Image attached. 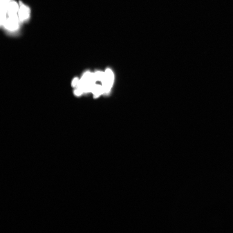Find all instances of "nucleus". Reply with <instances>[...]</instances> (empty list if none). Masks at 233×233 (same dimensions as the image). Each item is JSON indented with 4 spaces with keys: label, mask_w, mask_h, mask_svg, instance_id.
I'll return each instance as SVG.
<instances>
[{
    "label": "nucleus",
    "mask_w": 233,
    "mask_h": 233,
    "mask_svg": "<svg viewBox=\"0 0 233 233\" xmlns=\"http://www.w3.org/2000/svg\"><path fill=\"white\" fill-rule=\"evenodd\" d=\"M96 81L94 74L86 72L79 80L76 88L80 89L83 93L91 92L93 88L96 84Z\"/></svg>",
    "instance_id": "nucleus-1"
},
{
    "label": "nucleus",
    "mask_w": 233,
    "mask_h": 233,
    "mask_svg": "<svg viewBox=\"0 0 233 233\" xmlns=\"http://www.w3.org/2000/svg\"><path fill=\"white\" fill-rule=\"evenodd\" d=\"M114 81V75L111 70L108 68L105 72L104 77L102 81L105 93H108L113 86Z\"/></svg>",
    "instance_id": "nucleus-2"
},
{
    "label": "nucleus",
    "mask_w": 233,
    "mask_h": 233,
    "mask_svg": "<svg viewBox=\"0 0 233 233\" xmlns=\"http://www.w3.org/2000/svg\"><path fill=\"white\" fill-rule=\"evenodd\" d=\"M3 25L8 30L13 31L17 30L19 26L18 16L16 15H10Z\"/></svg>",
    "instance_id": "nucleus-3"
},
{
    "label": "nucleus",
    "mask_w": 233,
    "mask_h": 233,
    "mask_svg": "<svg viewBox=\"0 0 233 233\" xmlns=\"http://www.w3.org/2000/svg\"><path fill=\"white\" fill-rule=\"evenodd\" d=\"M18 13L19 19L21 21H24L29 18L30 10L26 6L21 4L19 9Z\"/></svg>",
    "instance_id": "nucleus-4"
},
{
    "label": "nucleus",
    "mask_w": 233,
    "mask_h": 233,
    "mask_svg": "<svg viewBox=\"0 0 233 233\" xmlns=\"http://www.w3.org/2000/svg\"><path fill=\"white\" fill-rule=\"evenodd\" d=\"M91 92L93 94L95 98H97L101 95L105 93L104 90L102 86L95 84Z\"/></svg>",
    "instance_id": "nucleus-5"
},
{
    "label": "nucleus",
    "mask_w": 233,
    "mask_h": 233,
    "mask_svg": "<svg viewBox=\"0 0 233 233\" xmlns=\"http://www.w3.org/2000/svg\"><path fill=\"white\" fill-rule=\"evenodd\" d=\"M19 10L18 5L15 1L10 2L8 5V12L10 15H16Z\"/></svg>",
    "instance_id": "nucleus-6"
},
{
    "label": "nucleus",
    "mask_w": 233,
    "mask_h": 233,
    "mask_svg": "<svg viewBox=\"0 0 233 233\" xmlns=\"http://www.w3.org/2000/svg\"><path fill=\"white\" fill-rule=\"evenodd\" d=\"M94 75L96 81H102L104 77L105 72L102 71H97L94 73Z\"/></svg>",
    "instance_id": "nucleus-7"
},
{
    "label": "nucleus",
    "mask_w": 233,
    "mask_h": 233,
    "mask_svg": "<svg viewBox=\"0 0 233 233\" xmlns=\"http://www.w3.org/2000/svg\"><path fill=\"white\" fill-rule=\"evenodd\" d=\"M79 80L77 77H75L73 80L72 82V86L73 87H76L79 82Z\"/></svg>",
    "instance_id": "nucleus-8"
},
{
    "label": "nucleus",
    "mask_w": 233,
    "mask_h": 233,
    "mask_svg": "<svg viewBox=\"0 0 233 233\" xmlns=\"http://www.w3.org/2000/svg\"><path fill=\"white\" fill-rule=\"evenodd\" d=\"M74 93L76 96H80L83 93V92L80 89L76 88L74 91Z\"/></svg>",
    "instance_id": "nucleus-9"
}]
</instances>
